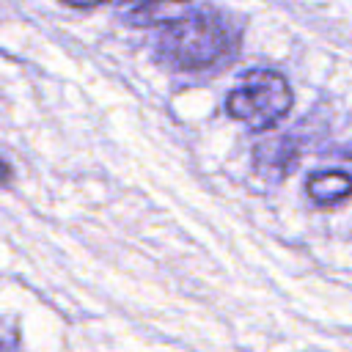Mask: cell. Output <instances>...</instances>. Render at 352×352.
Returning <instances> with one entry per match:
<instances>
[{"label":"cell","instance_id":"8992f818","mask_svg":"<svg viewBox=\"0 0 352 352\" xmlns=\"http://www.w3.org/2000/svg\"><path fill=\"white\" fill-rule=\"evenodd\" d=\"M11 182V165L0 157V184H8Z\"/></svg>","mask_w":352,"mask_h":352},{"label":"cell","instance_id":"277c9868","mask_svg":"<svg viewBox=\"0 0 352 352\" xmlns=\"http://www.w3.org/2000/svg\"><path fill=\"white\" fill-rule=\"evenodd\" d=\"M352 192V173L346 170H316L308 179V195L316 206H333L349 198Z\"/></svg>","mask_w":352,"mask_h":352},{"label":"cell","instance_id":"6da1fadb","mask_svg":"<svg viewBox=\"0 0 352 352\" xmlns=\"http://www.w3.org/2000/svg\"><path fill=\"white\" fill-rule=\"evenodd\" d=\"M242 30L236 19L214 6L187 8L162 28L157 55L176 69H212L228 60L239 47Z\"/></svg>","mask_w":352,"mask_h":352},{"label":"cell","instance_id":"3957f363","mask_svg":"<svg viewBox=\"0 0 352 352\" xmlns=\"http://www.w3.org/2000/svg\"><path fill=\"white\" fill-rule=\"evenodd\" d=\"M190 0H116V11L126 25L154 28L170 25L187 11Z\"/></svg>","mask_w":352,"mask_h":352},{"label":"cell","instance_id":"52a82bcc","mask_svg":"<svg viewBox=\"0 0 352 352\" xmlns=\"http://www.w3.org/2000/svg\"><path fill=\"white\" fill-rule=\"evenodd\" d=\"M0 352H14V346H11L8 341H3V338H0Z\"/></svg>","mask_w":352,"mask_h":352},{"label":"cell","instance_id":"7a4b0ae2","mask_svg":"<svg viewBox=\"0 0 352 352\" xmlns=\"http://www.w3.org/2000/svg\"><path fill=\"white\" fill-rule=\"evenodd\" d=\"M231 118L242 121L245 126L264 132L286 118L292 107V88L283 74L272 69H250L239 77L234 91L226 99Z\"/></svg>","mask_w":352,"mask_h":352},{"label":"cell","instance_id":"5b68a950","mask_svg":"<svg viewBox=\"0 0 352 352\" xmlns=\"http://www.w3.org/2000/svg\"><path fill=\"white\" fill-rule=\"evenodd\" d=\"M66 6H74V8H94V6H102L107 0H63Z\"/></svg>","mask_w":352,"mask_h":352}]
</instances>
